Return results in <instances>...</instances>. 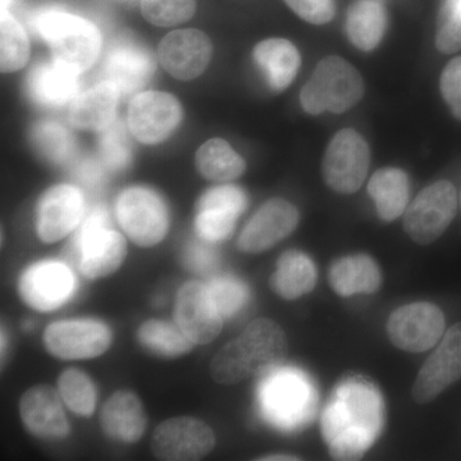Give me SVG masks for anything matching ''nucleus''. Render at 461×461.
<instances>
[{
  "mask_svg": "<svg viewBox=\"0 0 461 461\" xmlns=\"http://www.w3.org/2000/svg\"><path fill=\"white\" fill-rule=\"evenodd\" d=\"M378 393L364 384H346L323 415V436L333 459L355 460L371 447L381 420Z\"/></svg>",
  "mask_w": 461,
  "mask_h": 461,
  "instance_id": "obj_1",
  "label": "nucleus"
},
{
  "mask_svg": "<svg viewBox=\"0 0 461 461\" xmlns=\"http://www.w3.org/2000/svg\"><path fill=\"white\" fill-rule=\"evenodd\" d=\"M287 351L284 330L275 321L259 318L215 354L211 362L212 378L217 384H236L266 375L278 368Z\"/></svg>",
  "mask_w": 461,
  "mask_h": 461,
  "instance_id": "obj_2",
  "label": "nucleus"
},
{
  "mask_svg": "<svg viewBox=\"0 0 461 461\" xmlns=\"http://www.w3.org/2000/svg\"><path fill=\"white\" fill-rule=\"evenodd\" d=\"M30 25L62 65L81 74L95 63L102 36L90 21L60 8H42L32 14Z\"/></svg>",
  "mask_w": 461,
  "mask_h": 461,
  "instance_id": "obj_3",
  "label": "nucleus"
},
{
  "mask_svg": "<svg viewBox=\"0 0 461 461\" xmlns=\"http://www.w3.org/2000/svg\"><path fill=\"white\" fill-rule=\"evenodd\" d=\"M364 95V81L355 67L336 56L323 58L300 94L306 113H344Z\"/></svg>",
  "mask_w": 461,
  "mask_h": 461,
  "instance_id": "obj_4",
  "label": "nucleus"
},
{
  "mask_svg": "<svg viewBox=\"0 0 461 461\" xmlns=\"http://www.w3.org/2000/svg\"><path fill=\"white\" fill-rule=\"evenodd\" d=\"M80 271L90 280H100L118 271L127 257V242L109 227L104 209H95L76 235Z\"/></svg>",
  "mask_w": 461,
  "mask_h": 461,
  "instance_id": "obj_5",
  "label": "nucleus"
},
{
  "mask_svg": "<svg viewBox=\"0 0 461 461\" xmlns=\"http://www.w3.org/2000/svg\"><path fill=\"white\" fill-rule=\"evenodd\" d=\"M457 193L450 181L441 180L421 190L403 215L406 235L420 245L437 241L453 222Z\"/></svg>",
  "mask_w": 461,
  "mask_h": 461,
  "instance_id": "obj_6",
  "label": "nucleus"
},
{
  "mask_svg": "<svg viewBox=\"0 0 461 461\" xmlns=\"http://www.w3.org/2000/svg\"><path fill=\"white\" fill-rule=\"evenodd\" d=\"M118 223L131 241L151 248L166 238L168 211L162 198L153 190L131 187L124 190L115 203Z\"/></svg>",
  "mask_w": 461,
  "mask_h": 461,
  "instance_id": "obj_7",
  "label": "nucleus"
},
{
  "mask_svg": "<svg viewBox=\"0 0 461 461\" xmlns=\"http://www.w3.org/2000/svg\"><path fill=\"white\" fill-rule=\"evenodd\" d=\"M371 165V150L362 135L351 129L333 136L321 165L330 189L344 195L357 193L363 186Z\"/></svg>",
  "mask_w": 461,
  "mask_h": 461,
  "instance_id": "obj_8",
  "label": "nucleus"
},
{
  "mask_svg": "<svg viewBox=\"0 0 461 461\" xmlns=\"http://www.w3.org/2000/svg\"><path fill=\"white\" fill-rule=\"evenodd\" d=\"M444 312L429 302L400 306L388 317V339L395 348L408 353H424L444 338Z\"/></svg>",
  "mask_w": 461,
  "mask_h": 461,
  "instance_id": "obj_9",
  "label": "nucleus"
},
{
  "mask_svg": "<svg viewBox=\"0 0 461 461\" xmlns=\"http://www.w3.org/2000/svg\"><path fill=\"white\" fill-rule=\"evenodd\" d=\"M213 429L193 417L171 418L160 423L151 437V451L159 460H200L213 451Z\"/></svg>",
  "mask_w": 461,
  "mask_h": 461,
  "instance_id": "obj_10",
  "label": "nucleus"
},
{
  "mask_svg": "<svg viewBox=\"0 0 461 461\" xmlns=\"http://www.w3.org/2000/svg\"><path fill=\"white\" fill-rule=\"evenodd\" d=\"M111 344V330L95 320L54 321L44 332L45 348L62 360L93 359L104 354Z\"/></svg>",
  "mask_w": 461,
  "mask_h": 461,
  "instance_id": "obj_11",
  "label": "nucleus"
},
{
  "mask_svg": "<svg viewBox=\"0 0 461 461\" xmlns=\"http://www.w3.org/2000/svg\"><path fill=\"white\" fill-rule=\"evenodd\" d=\"M313 400L304 375L291 369L273 373L260 387L264 412L272 421L285 427H293L304 420Z\"/></svg>",
  "mask_w": 461,
  "mask_h": 461,
  "instance_id": "obj_12",
  "label": "nucleus"
},
{
  "mask_svg": "<svg viewBox=\"0 0 461 461\" xmlns=\"http://www.w3.org/2000/svg\"><path fill=\"white\" fill-rule=\"evenodd\" d=\"M461 378V321L450 327L435 353L421 366L412 386L411 396L420 405L437 396Z\"/></svg>",
  "mask_w": 461,
  "mask_h": 461,
  "instance_id": "obj_13",
  "label": "nucleus"
},
{
  "mask_svg": "<svg viewBox=\"0 0 461 461\" xmlns=\"http://www.w3.org/2000/svg\"><path fill=\"white\" fill-rule=\"evenodd\" d=\"M182 120L178 100L162 91H145L132 99L129 109L130 131L144 144H159L177 129Z\"/></svg>",
  "mask_w": 461,
  "mask_h": 461,
  "instance_id": "obj_14",
  "label": "nucleus"
},
{
  "mask_svg": "<svg viewBox=\"0 0 461 461\" xmlns=\"http://www.w3.org/2000/svg\"><path fill=\"white\" fill-rule=\"evenodd\" d=\"M74 291V275L66 264L56 260L32 264L18 282V294L23 303L42 313L60 308Z\"/></svg>",
  "mask_w": 461,
  "mask_h": 461,
  "instance_id": "obj_15",
  "label": "nucleus"
},
{
  "mask_svg": "<svg viewBox=\"0 0 461 461\" xmlns=\"http://www.w3.org/2000/svg\"><path fill=\"white\" fill-rule=\"evenodd\" d=\"M175 318L196 345L213 341L223 327V315L215 305L208 285L198 281L187 282L178 291Z\"/></svg>",
  "mask_w": 461,
  "mask_h": 461,
  "instance_id": "obj_16",
  "label": "nucleus"
},
{
  "mask_svg": "<svg viewBox=\"0 0 461 461\" xmlns=\"http://www.w3.org/2000/svg\"><path fill=\"white\" fill-rule=\"evenodd\" d=\"M247 205V195L238 186L223 185L206 191L196 206L199 238L212 244L229 239Z\"/></svg>",
  "mask_w": 461,
  "mask_h": 461,
  "instance_id": "obj_17",
  "label": "nucleus"
},
{
  "mask_svg": "<svg viewBox=\"0 0 461 461\" xmlns=\"http://www.w3.org/2000/svg\"><path fill=\"white\" fill-rule=\"evenodd\" d=\"M296 206L285 199H271L260 206L242 230L238 248L242 253L260 254L288 238L299 224Z\"/></svg>",
  "mask_w": 461,
  "mask_h": 461,
  "instance_id": "obj_18",
  "label": "nucleus"
},
{
  "mask_svg": "<svg viewBox=\"0 0 461 461\" xmlns=\"http://www.w3.org/2000/svg\"><path fill=\"white\" fill-rule=\"evenodd\" d=\"M84 196L71 185H57L45 191L36 209V230L45 244L66 238L84 215Z\"/></svg>",
  "mask_w": 461,
  "mask_h": 461,
  "instance_id": "obj_19",
  "label": "nucleus"
},
{
  "mask_svg": "<svg viewBox=\"0 0 461 461\" xmlns=\"http://www.w3.org/2000/svg\"><path fill=\"white\" fill-rule=\"evenodd\" d=\"M212 58V42L199 30L168 33L159 45V59L167 72L178 80H193L205 71Z\"/></svg>",
  "mask_w": 461,
  "mask_h": 461,
  "instance_id": "obj_20",
  "label": "nucleus"
},
{
  "mask_svg": "<svg viewBox=\"0 0 461 461\" xmlns=\"http://www.w3.org/2000/svg\"><path fill=\"white\" fill-rule=\"evenodd\" d=\"M20 414L25 429L38 438L63 439L69 435L62 399L59 393L48 384H38L23 393Z\"/></svg>",
  "mask_w": 461,
  "mask_h": 461,
  "instance_id": "obj_21",
  "label": "nucleus"
},
{
  "mask_svg": "<svg viewBox=\"0 0 461 461\" xmlns=\"http://www.w3.org/2000/svg\"><path fill=\"white\" fill-rule=\"evenodd\" d=\"M153 58L150 53L135 44L120 42L108 51L105 57V80L109 81L122 94H132L142 89L153 75Z\"/></svg>",
  "mask_w": 461,
  "mask_h": 461,
  "instance_id": "obj_22",
  "label": "nucleus"
},
{
  "mask_svg": "<svg viewBox=\"0 0 461 461\" xmlns=\"http://www.w3.org/2000/svg\"><path fill=\"white\" fill-rule=\"evenodd\" d=\"M100 427L109 438L135 444L144 436L148 418L138 396L130 391H117L100 411Z\"/></svg>",
  "mask_w": 461,
  "mask_h": 461,
  "instance_id": "obj_23",
  "label": "nucleus"
},
{
  "mask_svg": "<svg viewBox=\"0 0 461 461\" xmlns=\"http://www.w3.org/2000/svg\"><path fill=\"white\" fill-rule=\"evenodd\" d=\"M78 72L58 60L41 63L30 72L27 89L35 102L45 107H62L76 98Z\"/></svg>",
  "mask_w": 461,
  "mask_h": 461,
  "instance_id": "obj_24",
  "label": "nucleus"
},
{
  "mask_svg": "<svg viewBox=\"0 0 461 461\" xmlns=\"http://www.w3.org/2000/svg\"><path fill=\"white\" fill-rule=\"evenodd\" d=\"M120 90L105 80L76 96L69 108V122L76 129L103 131L115 121Z\"/></svg>",
  "mask_w": 461,
  "mask_h": 461,
  "instance_id": "obj_25",
  "label": "nucleus"
},
{
  "mask_svg": "<svg viewBox=\"0 0 461 461\" xmlns=\"http://www.w3.org/2000/svg\"><path fill=\"white\" fill-rule=\"evenodd\" d=\"M382 282L381 268L366 254L339 258L330 267V286L341 297L377 293Z\"/></svg>",
  "mask_w": 461,
  "mask_h": 461,
  "instance_id": "obj_26",
  "label": "nucleus"
},
{
  "mask_svg": "<svg viewBox=\"0 0 461 461\" xmlns=\"http://www.w3.org/2000/svg\"><path fill=\"white\" fill-rule=\"evenodd\" d=\"M253 58L273 90L284 91L295 80L302 57L286 39H268L254 48Z\"/></svg>",
  "mask_w": 461,
  "mask_h": 461,
  "instance_id": "obj_27",
  "label": "nucleus"
},
{
  "mask_svg": "<svg viewBox=\"0 0 461 461\" xmlns=\"http://www.w3.org/2000/svg\"><path fill=\"white\" fill-rule=\"evenodd\" d=\"M318 272L313 260L302 251L290 250L278 259L269 285L281 299L293 302L317 286Z\"/></svg>",
  "mask_w": 461,
  "mask_h": 461,
  "instance_id": "obj_28",
  "label": "nucleus"
},
{
  "mask_svg": "<svg viewBox=\"0 0 461 461\" xmlns=\"http://www.w3.org/2000/svg\"><path fill=\"white\" fill-rule=\"evenodd\" d=\"M368 194L378 217L393 222L405 212L409 202V178L400 168H381L372 176Z\"/></svg>",
  "mask_w": 461,
  "mask_h": 461,
  "instance_id": "obj_29",
  "label": "nucleus"
},
{
  "mask_svg": "<svg viewBox=\"0 0 461 461\" xmlns=\"http://www.w3.org/2000/svg\"><path fill=\"white\" fill-rule=\"evenodd\" d=\"M386 27V11L381 3L375 0H357L348 8L346 33L357 50H375L384 39Z\"/></svg>",
  "mask_w": 461,
  "mask_h": 461,
  "instance_id": "obj_30",
  "label": "nucleus"
},
{
  "mask_svg": "<svg viewBox=\"0 0 461 461\" xmlns=\"http://www.w3.org/2000/svg\"><path fill=\"white\" fill-rule=\"evenodd\" d=\"M138 339L142 348L167 359L186 355L196 345L177 323L158 320L144 321L138 330Z\"/></svg>",
  "mask_w": 461,
  "mask_h": 461,
  "instance_id": "obj_31",
  "label": "nucleus"
},
{
  "mask_svg": "<svg viewBox=\"0 0 461 461\" xmlns=\"http://www.w3.org/2000/svg\"><path fill=\"white\" fill-rule=\"evenodd\" d=\"M196 167L205 178L218 182L236 180L247 169L244 159L222 139H212L200 147Z\"/></svg>",
  "mask_w": 461,
  "mask_h": 461,
  "instance_id": "obj_32",
  "label": "nucleus"
},
{
  "mask_svg": "<svg viewBox=\"0 0 461 461\" xmlns=\"http://www.w3.org/2000/svg\"><path fill=\"white\" fill-rule=\"evenodd\" d=\"M58 393L69 411L90 418L95 411L96 390L89 375L76 368L66 369L58 378Z\"/></svg>",
  "mask_w": 461,
  "mask_h": 461,
  "instance_id": "obj_33",
  "label": "nucleus"
},
{
  "mask_svg": "<svg viewBox=\"0 0 461 461\" xmlns=\"http://www.w3.org/2000/svg\"><path fill=\"white\" fill-rule=\"evenodd\" d=\"M0 67L3 72H14L23 68L29 60V39L23 25L9 14L2 11L0 21Z\"/></svg>",
  "mask_w": 461,
  "mask_h": 461,
  "instance_id": "obj_34",
  "label": "nucleus"
},
{
  "mask_svg": "<svg viewBox=\"0 0 461 461\" xmlns=\"http://www.w3.org/2000/svg\"><path fill=\"white\" fill-rule=\"evenodd\" d=\"M32 139L38 153L50 162L65 163L75 154L74 136L62 124L42 121L33 127Z\"/></svg>",
  "mask_w": 461,
  "mask_h": 461,
  "instance_id": "obj_35",
  "label": "nucleus"
},
{
  "mask_svg": "<svg viewBox=\"0 0 461 461\" xmlns=\"http://www.w3.org/2000/svg\"><path fill=\"white\" fill-rule=\"evenodd\" d=\"M100 132L99 157L102 165L107 167L109 171L126 168L131 160V145L123 124L114 121Z\"/></svg>",
  "mask_w": 461,
  "mask_h": 461,
  "instance_id": "obj_36",
  "label": "nucleus"
},
{
  "mask_svg": "<svg viewBox=\"0 0 461 461\" xmlns=\"http://www.w3.org/2000/svg\"><path fill=\"white\" fill-rule=\"evenodd\" d=\"M195 8V0H141L144 17L160 27L176 26L190 20Z\"/></svg>",
  "mask_w": 461,
  "mask_h": 461,
  "instance_id": "obj_37",
  "label": "nucleus"
},
{
  "mask_svg": "<svg viewBox=\"0 0 461 461\" xmlns=\"http://www.w3.org/2000/svg\"><path fill=\"white\" fill-rule=\"evenodd\" d=\"M436 47L445 54L461 50V0H445L437 25Z\"/></svg>",
  "mask_w": 461,
  "mask_h": 461,
  "instance_id": "obj_38",
  "label": "nucleus"
},
{
  "mask_svg": "<svg viewBox=\"0 0 461 461\" xmlns=\"http://www.w3.org/2000/svg\"><path fill=\"white\" fill-rule=\"evenodd\" d=\"M208 287L223 318L235 314L247 300V288L232 278H217Z\"/></svg>",
  "mask_w": 461,
  "mask_h": 461,
  "instance_id": "obj_39",
  "label": "nucleus"
},
{
  "mask_svg": "<svg viewBox=\"0 0 461 461\" xmlns=\"http://www.w3.org/2000/svg\"><path fill=\"white\" fill-rule=\"evenodd\" d=\"M439 89L451 113L461 121V57L454 58L442 71Z\"/></svg>",
  "mask_w": 461,
  "mask_h": 461,
  "instance_id": "obj_40",
  "label": "nucleus"
},
{
  "mask_svg": "<svg viewBox=\"0 0 461 461\" xmlns=\"http://www.w3.org/2000/svg\"><path fill=\"white\" fill-rule=\"evenodd\" d=\"M288 7L313 25L329 23L335 16V5L333 0H285Z\"/></svg>",
  "mask_w": 461,
  "mask_h": 461,
  "instance_id": "obj_41",
  "label": "nucleus"
},
{
  "mask_svg": "<svg viewBox=\"0 0 461 461\" xmlns=\"http://www.w3.org/2000/svg\"><path fill=\"white\" fill-rule=\"evenodd\" d=\"M215 260L217 257L208 245L202 244V242H195L191 245L189 251H187V264L193 271L198 273H208L215 267Z\"/></svg>",
  "mask_w": 461,
  "mask_h": 461,
  "instance_id": "obj_42",
  "label": "nucleus"
},
{
  "mask_svg": "<svg viewBox=\"0 0 461 461\" xmlns=\"http://www.w3.org/2000/svg\"><path fill=\"white\" fill-rule=\"evenodd\" d=\"M76 175L78 176L81 181L87 185L98 184L100 178H102V168L99 165H96L93 160H84L78 168L76 169Z\"/></svg>",
  "mask_w": 461,
  "mask_h": 461,
  "instance_id": "obj_43",
  "label": "nucleus"
},
{
  "mask_svg": "<svg viewBox=\"0 0 461 461\" xmlns=\"http://www.w3.org/2000/svg\"><path fill=\"white\" fill-rule=\"evenodd\" d=\"M259 460H263V461H295V460H302V459H300V457L294 456V455L277 454V455H268V456L259 457Z\"/></svg>",
  "mask_w": 461,
  "mask_h": 461,
  "instance_id": "obj_44",
  "label": "nucleus"
},
{
  "mask_svg": "<svg viewBox=\"0 0 461 461\" xmlns=\"http://www.w3.org/2000/svg\"><path fill=\"white\" fill-rule=\"evenodd\" d=\"M5 330H2V362L3 359H5Z\"/></svg>",
  "mask_w": 461,
  "mask_h": 461,
  "instance_id": "obj_45",
  "label": "nucleus"
},
{
  "mask_svg": "<svg viewBox=\"0 0 461 461\" xmlns=\"http://www.w3.org/2000/svg\"><path fill=\"white\" fill-rule=\"evenodd\" d=\"M12 0H2V11L11 5Z\"/></svg>",
  "mask_w": 461,
  "mask_h": 461,
  "instance_id": "obj_46",
  "label": "nucleus"
}]
</instances>
